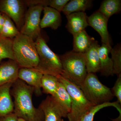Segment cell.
Instances as JSON below:
<instances>
[{"label": "cell", "mask_w": 121, "mask_h": 121, "mask_svg": "<svg viewBox=\"0 0 121 121\" xmlns=\"http://www.w3.org/2000/svg\"><path fill=\"white\" fill-rule=\"evenodd\" d=\"M35 89L22 80L17 79L13 83L11 94L14 98L13 113L26 121H44L43 111L35 107L32 97Z\"/></svg>", "instance_id": "obj_1"}, {"label": "cell", "mask_w": 121, "mask_h": 121, "mask_svg": "<svg viewBox=\"0 0 121 121\" xmlns=\"http://www.w3.org/2000/svg\"><path fill=\"white\" fill-rule=\"evenodd\" d=\"M13 49L15 60L20 68H35L39 62L35 41L20 33L13 39Z\"/></svg>", "instance_id": "obj_2"}, {"label": "cell", "mask_w": 121, "mask_h": 121, "mask_svg": "<svg viewBox=\"0 0 121 121\" xmlns=\"http://www.w3.org/2000/svg\"><path fill=\"white\" fill-rule=\"evenodd\" d=\"M59 56L62 66V76L80 86L87 74L84 53L72 51Z\"/></svg>", "instance_id": "obj_3"}, {"label": "cell", "mask_w": 121, "mask_h": 121, "mask_svg": "<svg viewBox=\"0 0 121 121\" xmlns=\"http://www.w3.org/2000/svg\"><path fill=\"white\" fill-rule=\"evenodd\" d=\"M57 77L66 89L71 99L70 111L67 115L68 121H81L84 115L95 105L86 99L80 87L62 75Z\"/></svg>", "instance_id": "obj_4"}, {"label": "cell", "mask_w": 121, "mask_h": 121, "mask_svg": "<svg viewBox=\"0 0 121 121\" xmlns=\"http://www.w3.org/2000/svg\"><path fill=\"white\" fill-rule=\"evenodd\" d=\"M39 62L35 69L43 74L58 77L62 75V63L59 56L50 49L41 35L35 40Z\"/></svg>", "instance_id": "obj_5"}, {"label": "cell", "mask_w": 121, "mask_h": 121, "mask_svg": "<svg viewBox=\"0 0 121 121\" xmlns=\"http://www.w3.org/2000/svg\"><path fill=\"white\" fill-rule=\"evenodd\" d=\"M79 87L86 99L95 106L110 102L114 97L111 89L93 73H87Z\"/></svg>", "instance_id": "obj_6"}, {"label": "cell", "mask_w": 121, "mask_h": 121, "mask_svg": "<svg viewBox=\"0 0 121 121\" xmlns=\"http://www.w3.org/2000/svg\"><path fill=\"white\" fill-rule=\"evenodd\" d=\"M44 7L41 5L29 7L26 12L23 25L20 33L32 39L35 41L41 35L40 16Z\"/></svg>", "instance_id": "obj_7"}, {"label": "cell", "mask_w": 121, "mask_h": 121, "mask_svg": "<svg viewBox=\"0 0 121 121\" xmlns=\"http://www.w3.org/2000/svg\"><path fill=\"white\" fill-rule=\"evenodd\" d=\"M27 5L24 0L0 1V11L13 21L18 30H21L24 21Z\"/></svg>", "instance_id": "obj_8"}, {"label": "cell", "mask_w": 121, "mask_h": 121, "mask_svg": "<svg viewBox=\"0 0 121 121\" xmlns=\"http://www.w3.org/2000/svg\"><path fill=\"white\" fill-rule=\"evenodd\" d=\"M39 108L43 112L44 121H64L63 118L67 117L68 113L52 95L43 100Z\"/></svg>", "instance_id": "obj_9"}, {"label": "cell", "mask_w": 121, "mask_h": 121, "mask_svg": "<svg viewBox=\"0 0 121 121\" xmlns=\"http://www.w3.org/2000/svg\"><path fill=\"white\" fill-rule=\"evenodd\" d=\"M108 20L97 11L87 18L89 26L92 27L100 35L102 43L104 44L111 49L112 48L107 27Z\"/></svg>", "instance_id": "obj_10"}, {"label": "cell", "mask_w": 121, "mask_h": 121, "mask_svg": "<svg viewBox=\"0 0 121 121\" xmlns=\"http://www.w3.org/2000/svg\"><path fill=\"white\" fill-rule=\"evenodd\" d=\"M43 74L35 68H20L18 79L22 80L35 89V94L37 96L42 95L41 79Z\"/></svg>", "instance_id": "obj_11"}, {"label": "cell", "mask_w": 121, "mask_h": 121, "mask_svg": "<svg viewBox=\"0 0 121 121\" xmlns=\"http://www.w3.org/2000/svg\"><path fill=\"white\" fill-rule=\"evenodd\" d=\"M20 68L15 60L9 59L0 63V86L14 82L17 80Z\"/></svg>", "instance_id": "obj_12"}, {"label": "cell", "mask_w": 121, "mask_h": 121, "mask_svg": "<svg viewBox=\"0 0 121 121\" xmlns=\"http://www.w3.org/2000/svg\"><path fill=\"white\" fill-rule=\"evenodd\" d=\"M67 23L66 27L72 35L85 30L89 26L88 17L85 12L75 13L66 16Z\"/></svg>", "instance_id": "obj_13"}, {"label": "cell", "mask_w": 121, "mask_h": 121, "mask_svg": "<svg viewBox=\"0 0 121 121\" xmlns=\"http://www.w3.org/2000/svg\"><path fill=\"white\" fill-rule=\"evenodd\" d=\"M100 46L97 41L95 40L90 47L84 53L87 73L95 74L99 72L100 62L99 48Z\"/></svg>", "instance_id": "obj_14"}, {"label": "cell", "mask_w": 121, "mask_h": 121, "mask_svg": "<svg viewBox=\"0 0 121 121\" xmlns=\"http://www.w3.org/2000/svg\"><path fill=\"white\" fill-rule=\"evenodd\" d=\"M13 83L0 86V118L13 113L14 105L11 94Z\"/></svg>", "instance_id": "obj_15"}, {"label": "cell", "mask_w": 121, "mask_h": 121, "mask_svg": "<svg viewBox=\"0 0 121 121\" xmlns=\"http://www.w3.org/2000/svg\"><path fill=\"white\" fill-rule=\"evenodd\" d=\"M43 16L41 20V29L50 27L56 30L60 26L62 18L60 13L49 7H44Z\"/></svg>", "instance_id": "obj_16"}, {"label": "cell", "mask_w": 121, "mask_h": 121, "mask_svg": "<svg viewBox=\"0 0 121 121\" xmlns=\"http://www.w3.org/2000/svg\"><path fill=\"white\" fill-rule=\"evenodd\" d=\"M111 49L103 43H102L99 48L100 65L99 72L102 75L106 77L114 75L112 61L109 56Z\"/></svg>", "instance_id": "obj_17"}, {"label": "cell", "mask_w": 121, "mask_h": 121, "mask_svg": "<svg viewBox=\"0 0 121 121\" xmlns=\"http://www.w3.org/2000/svg\"><path fill=\"white\" fill-rule=\"evenodd\" d=\"M73 36V40L72 51L78 53H85L95 40L94 37L88 35L85 30Z\"/></svg>", "instance_id": "obj_18"}, {"label": "cell", "mask_w": 121, "mask_h": 121, "mask_svg": "<svg viewBox=\"0 0 121 121\" xmlns=\"http://www.w3.org/2000/svg\"><path fill=\"white\" fill-rule=\"evenodd\" d=\"M93 4L91 0H71L64 8L63 13L66 16L78 12H85L90 8Z\"/></svg>", "instance_id": "obj_19"}, {"label": "cell", "mask_w": 121, "mask_h": 121, "mask_svg": "<svg viewBox=\"0 0 121 121\" xmlns=\"http://www.w3.org/2000/svg\"><path fill=\"white\" fill-rule=\"evenodd\" d=\"M52 96L68 114L70 111L71 99L66 89L60 81L56 92Z\"/></svg>", "instance_id": "obj_20"}, {"label": "cell", "mask_w": 121, "mask_h": 121, "mask_svg": "<svg viewBox=\"0 0 121 121\" xmlns=\"http://www.w3.org/2000/svg\"><path fill=\"white\" fill-rule=\"evenodd\" d=\"M121 10V0H105L102 2L98 11L109 19L114 14Z\"/></svg>", "instance_id": "obj_21"}, {"label": "cell", "mask_w": 121, "mask_h": 121, "mask_svg": "<svg viewBox=\"0 0 121 121\" xmlns=\"http://www.w3.org/2000/svg\"><path fill=\"white\" fill-rule=\"evenodd\" d=\"M59 80L55 76L43 74L41 79V89L44 94L53 96L56 92Z\"/></svg>", "instance_id": "obj_22"}, {"label": "cell", "mask_w": 121, "mask_h": 121, "mask_svg": "<svg viewBox=\"0 0 121 121\" xmlns=\"http://www.w3.org/2000/svg\"><path fill=\"white\" fill-rule=\"evenodd\" d=\"M13 43V39L5 38L0 36V63L5 59L15 60Z\"/></svg>", "instance_id": "obj_23"}, {"label": "cell", "mask_w": 121, "mask_h": 121, "mask_svg": "<svg viewBox=\"0 0 121 121\" xmlns=\"http://www.w3.org/2000/svg\"><path fill=\"white\" fill-rule=\"evenodd\" d=\"M108 107H113L117 109L121 114V104L117 101L113 102L105 103L93 106L82 117L80 121H93L95 115L98 112L103 108Z\"/></svg>", "instance_id": "obj_24"}, {"label": "cell", "mask_w": 121, "mask_h": 121, "mask_svg": "<svg viewBox=\"0 0 121 121\" xmlns=\"http://www.w3.org/2000/svg\"><path fill=\"white\" fill-rule=\"evenodd\" d=\"M4 21L0 36L5 38L13 39L20 33L13 21L7 15L4 14Z\"/></svg>", "instance_id": "obj_25"}, {"label": "cell", "mask_w": 121, "mask_h": 121, "mask_svg": "<svg viewBox=\"0 0 121 121\" xmlns=\"http://www.w3.org/2000/svg\"><path fill=\"white\" fill-rule=\"evenodd\" d=\"M110 53L111 55V60L113 64L114 74L117 76L121 73V45L117 44L112 48Z\"/></svg>", "instance_id": "obj_26"}, {"label": "cell", "mask_w": 121, "mask_h": 121, "mask_svg": "<svg viewBox=\"0 0 121 121\" xmlns=\"http://www.w3.org/2000/svg\"><path fill=\"white\" fill-rule=\"evenodd\" d=\"M111 90L114 97H116L117 101L121 104V73L117 75L114 86Z\"/></svg>", "instance_id": "obj_27"}, {"label": "cell", "mask_w": 121, "mask_h": 121, "mask_svg": "<svg viewBox=\"0 0 121 121\" xmlns=\"http://www.w3.org/2000/svg\"><path fill=\"white\" fill-rule=\"evenodd\" d=\"M69 1V0H48L47 7H51L60 13Z\"/></svg>", "instance_id": "obj_28"}, {"label": "cell", "mask_w": 121, "mask_h": 121, "mask_svg": "<svg viewBox=\"0 0 121 121\" xmlns=\"http://www.w3.org/2000/svg\"><path fill=\"white\" fill-rule=\"evenodd\" d=\"M18 117L13 113L1 117L0 121H18Z\"/></svg>", "instance_id": "obj_29"}, {"label": "cell", "mask_w": 121, "mask_h": 121, "mask_svg": "<svg viewBox=\"0 0 121 121\" xmlns=\"http://www.w3.org/2000/svg\"><path fill=\"white\" fill-rule=\"evenodd\" d=\"M4 21V14L0 12V34L1 32Z\"/></svg>", "instance_id": "obj_30"}, {"label": "cell", "mask_w": 121, "mask_h": 121, "mask_svg": "<svg viewBox=\"0 0 121 121\" xmlns=\"http://www.w3.org/2000/svg\"><path fill=\"white\" fill-rule=\"evenodd\" d=\"M112 121H121V114H119V117L115 119H111Z\"/></svg>", "instance_id": "obj_31"}, {"label": "cell", "mask_w": 121, "mask_h": 121, "mask_svg": "<svg viewBox=\"0 0 121 121\" xmlns=\"http://www.w3.org/2000/svg\"><path fill=\"white\" fill-rule=\"evenodd\" d=\"M18 121H26L24 120V119H21V118H18Z\"/></svg>", "instance_id": "obj_32"}]
</instances>
